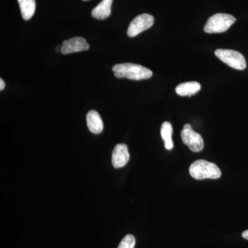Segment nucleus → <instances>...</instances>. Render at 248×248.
I'll list each match as a JSON object with an SVG mask.
<instances>
[{
	"label": "nucleus",
	"instance_id": "1",
	"mask_svg": "<svg viewBox=\"0 0 248 248\" xmlns=\"http://www.w3.org/2000/svg\"><path fill=\"white\" fill-rule=\"evenodd\" d=\"M112 71L117 78H127L129 79L141 80L149 79L153 76V72L141 65L132 63L116 64Z\"/></svg>",
	"mask_w": 248,
	"mask_h": 248
},
{
	"label": "nucleus",
	"instance_id": "11",
	"mask_svg": "<svg viewBox=\"0 0 248 248\" xmlns=\"http://www.w3.org/2000/svg\"><path fill=\"white\" fill-rule=\"evenodd\" d=\"M201 90V84L197 81H188L182 83L177 86L175 91L177 94L180 96H189L195 94Z\"/></svg>",
	"mask_w": 248,
	"mask_h": 248
},
{
	"label": "nucleus",
	"instance_id": "17",
	"mask_svg": "<svg viewBox=\"0 0 248 248\" xmlns=\"http://www.w3.org/2000/svg\"><path fill=\"white\" fill-rule=\"evenodd\" d=\"M62 45L58 46L56 47V51L58 52V53H62Z\"/></svg>",
	"mask_w": 248,
	"mask_h": 248
},
{
	"label": "nucleus",
	"instance_id": "4",
	"mask_svg": "<svg viewBox=\"0 0 248 248\" xmlns=\"http://www.w3.org/2000/svg\"><path fill=\"white\" fill-rule=\"evenodd\" d=\"M215 53L217 58L234 69L243 71L247 66L244 55L236 50L217 49Z\"/></svg>",
	"mask_w": 248,
	"mask_h": 248
},
{
	"label": "nucleus",
	"instance_id": "10",
	"mask_svg": "<svg viewBox=\"0 0 248 248\" xmlns=\"http://www.w3.org/2000/svg\"><path fill=\"white\" fill-rule=\"evenodd\" d=\"M113 0H102L92 11V16L97 19H105L110 16Z\"/></svg>",
	"mask_w": 248,
	"mask_h": 248
},
{
	"label": "nucleus",
	"instance_id": "5",
	"mask_svg": "<svg viewBox=\"0 0 248 248\" xmlns=\"http://www.w3.org/2000/svg\"><path fill=\"white\" fill-rule=\"evenodd\" d=\"M182 141L187 145L192 152H200L204 147L202 137L197 132L194 131L190 125L186 124L181 133Z\"/></svg>",
	"mask_w": 248,
	"mask_h": 248
},
{
	"label": "nucleus",
	"instance_id": "18",
	"mask_svg": "<svg viewBox=\"0 0 248 248\" xmlns=\"http://www.w3.org/2000/svg\"><path fill=\"white\" fill-rule=\"evenodd\" d=\"M84 1H88V0H84Z\"/></svg>",
	"mask_w": 248,
	"mask_h": 248
},
{
	"label": "nucleus",
	"instance_id": "9",
	"mask_svg": "<svg viewBox=\"0 0 248 248\" xmlns=\"http://www.w3.org/2000/svg\"><path fill=\"white\" fill-rule=\"evenodd\" d=\"M86 122L90 131L94 134L102 133L104 129L102 118L97 111L90 110L86 116Z\"/></svg>",
	"mask_w": 248,
	"mask_h": 248
},
{
	"label": "nucleus",
	"instance_id": "6",
	"mask_svg": "<svg viewBox=\"0 0 248 248\" xmlns=\"http://www.w3.org/2000/svg\"><path fill=\"white\" fill-rule=\"evenodd\" d=\"M154 24V17L151 15L144 14L140 15L135 18L128 29V37H134L138 35L143 31L150 29Z\"/></svg>",
	"mask_w": 248,
	"mask_h": 248
},
{
	"label": "nucleus",
	"instance_id": "12",
	"mask_svg": "<svg viewBox=\"0 0 248 248\" xmlns=\"http://www.w3.org/2000/svg\"><path fill=\"white\" fill-rule=\"evenodd\" d=\"M23 19L29 20L35 12V0H17Z\"/></svg>",
	"mask_w": 248,
	"mask_h": 248
},
{
	"label": "nucleus",
	"instance_id": "2",
	"mask_svg": "<svg viewBox=\"0 0 248 248\" xmlns=\"http://www.w3.org/2000/svg\"><path fill=\"white\" fill-rule=\"evenodd\" d=\"M189 172L191 177L197 180L204 179H218L221 175L220 169L217 165L205 160H197L191 164Z\"/></svg>",
	"mask_w": 248,
	"mask_h": 248
},
{
	"label": "nucleus",
	"instance_id": "8",
	"mask_svg": "<svg viewBox=\"0 0 248 248\" xmlns=\"http://www.w3.org/2000/svg\"><path fill=\"white\" fill-rule=\"evenodd\" d=\"M130 159L128 147L124 143L116 145L112 154V164L115 169H120L127 164Z\"/></svg>",
	"mask_w": 248,
	"mask_h": 248
},
{
	"label": "nucleus",
	"instance_id": "13",
	"mask_svg": "<svg viewBox=\"0 0 248 248\" xmlns=\"http://www.w3.org/2000/svg\"><path fill=\"white\" fill-rule=\"evenodd\" d=\"M172 126L170 123L166 122L161 125V135L165 142V147L167 150H172L174 144L172 140Z\"/></svg>",
	"mask_w": 248,
	"mask_h": 248
},
{
	"label": "nucleus",
	"instance_id": "16",
	"mask_svg": "<svg viewBox=\"0 0 248 248\" xmlns=\"http://www.w3.org/2000/svg\"><path fill=\"white\" fill-rule=\"evenodd\" d=\"M242 236L245 239L248 240V230L242 233Z\"/></svg>",
	"mask_w": 248,
	"mask_h": 248
},
{
	"label": "nucleus",
	"instance_id": "15",
	"mask_svg": "<svg viewBox=\"0 0 248 248\" xmlns=\"http://www.w3.org/2000/svg\"><path fill=\"white\" fill-rule=\"evenodd\" d=\"M5 88V82L2 79H0V90L3 91Z\"/></svg>",
	"mask_w": 248,
	"mask_h": 248
},
{
	"label": "nucleus",
	"instance_id": "3",
	"mask_svg": "<svg viewBox=\"0 0 248 248\" xmlns=\"http://www.w3.org/2000/svg\"><path fill=\"white\" fill-rule=\"evenodd\" d=\"M236 21L232 16L226 14H217L211 16L205 27L204 31L208 33H221L226 32Z\"/></svg>",
	"mask_w": 248,
	"mask_h": 248
},
{
	"label": "nucleus",
	"instance_id": "7",
	"mask_svg": "<svg viewBox=\"0 0 248 248\" xmlns=\"http://www.w3.org/2000/svg\"><path fill=\"white\" fill-rule=\"evenodd\" d=\"M89 49V44L86 42L84 37H73L62 42V53L63 55L84 51Z\"/></svg>",
	"mask_w": 248,
	"mask_h": 248
},
{
	"label": "nucleus",
	"instance_id": "14",
	"mask_svg": "<svg viewBox=\"0 0 248 248\" xmlns=\"http://www.w3.org/2000/svg\"><path fill=\"white\" fill-rule=\"evenodd\" d=\"M135 238L133 235L128 234L122 239L117 248H135Z\"/></svg>",
	"mask_w": 248,
	"mask_h": 248
}]
</instances>
